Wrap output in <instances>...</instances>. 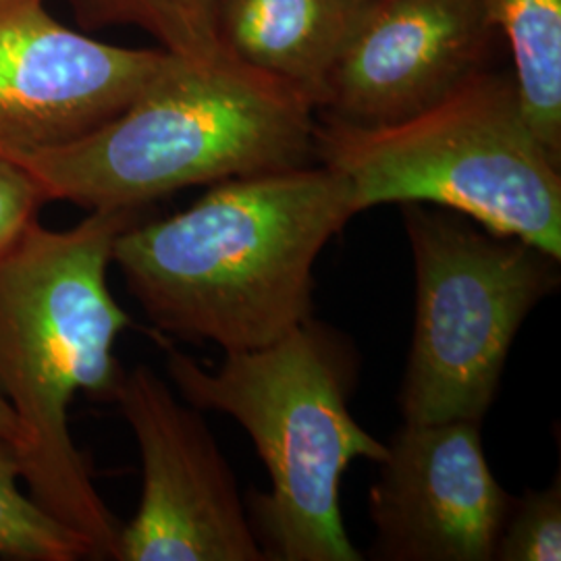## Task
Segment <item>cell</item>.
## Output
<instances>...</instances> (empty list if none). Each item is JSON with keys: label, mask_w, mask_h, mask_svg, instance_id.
I'll list each match as a JSON object with an SVG mask.
<instances>
[{"label": "cell", "mask_w": 561, "mask_h": 561, "mask_svg": "<svg viewBox=\"0 0 561 561\" xmlns=\"http://www.w3.org/2000/svg\"><path fill=\"white\" fill-rule=\"evenodd\" d=\"M356 215L347 180L310 162L219 181L178 215L144 217L113 262L164 335L250 352L312 317L314 264Z\"/></svg>", "instance_id": "1"}, {"label": "cell", "mask_w": 561, "mask_h": 561, "mask_svg": "<svg viewBox=\"0 0 561 561\" xmlns=\"http://www.w3.org/2000/svg\"><path fill=\"white\" fill-rule=\"evenodd\" d=\"M148 208L90 210L67 231L34 221L0 252V393L23 431L21 481L30 497L115 560L121 524L102 502L69 431L76 393L115 401L123 368L113 354L131 324L111 296L106 271L125 229Z\"/></svg>", "instance_id": "2"}, {"label": "cell", "mask_w": 561, "mask_h": 561, "mask_svg": "<svg viewBox=\"0 0 561 561\" xmlns=\"http://www.w3.org/2000/svg\"><path fill=\"white\" fill-rule=\"evenodd\" d=\"M317 106L231 55L164 53L140 94L81 140L7 161L46 202L90 210L150 208L185 187L314 162Z\"/></svg>", "instance_id": "3"}, {"label": "cell", "mask_w": 561, "mask_h": 561, "mask_svg": "<svg viewBox=\"0 0 561 561\" xmlns=\"http://www.w3.org/2000/svg\"><path fill=\"white\" fill-rule=\"evenodd\" d=\"M167 373L190 405L229 414L256 445L271 491H250L245 510L264 560H362L343 526L341 477L354 460L381 461L387 445L347 408L358 375L352 341L310 317L215 368L169 347Z\"/></svg>", "instance_id": "4"}, {"label": "cell", "mask_w": 561, "mask_h": 561, "mask_svg": "<svg viewBox=\"0 0 561 561\" xmlns=\"http://www.w3.org/2000/svg\"><path fill=\"white\" fill-rule=\"evenodd\" d=\"M314 161L341 173L358 215L421 202L561 261V164L530 131L512 73L482 67L410 119L360 127L317 115Z\"/></svg>", "instance_id": "5"}, {"label": "cell", "mask_w": 561, "mask_h": 561, "mask_svg": "<svg viewBox=\"0 0 561 561\" xmlns=\"http://www.w3.org/2000/svg\"><path fill=\"white\" fill-rule=\"evenodd\" d=\"M400 208L416 275L401 416L481 422L526 317L560 285V259L442 206Z\"/></svg>", "instance_id": "6"}, {"label": "cell", "mask_w": 561, "mask_h": 561, "mask_svg": "<svg viewBox=\"0 0 561 561\" xmlns=\"http://www.w3.org/2000/svg\"><path fill=\"white\" fill-rule=\"evenodd\" d=\"M115 401L140 445L144 491L117 561H262L238 479L201 410L148 368L123 373Z\"/></svg>", "instance_id": "7"}, {"label": "cell", "mask_w": 561, "mask_h": 561, "mask_svg": "<svg viewBox=\"0 0 561 561\" xmlns=\"http://www.w3.org/2000/svg\"><path fill=\"white\" fill-rule=\"evenodd\" d=\"M164 50L96 41L44 2L0 11V159L81 140L123 113Z\"/></svg>", "instance_id": "8"}, {"label": "cell", "mask_w": 561, "mask_h": 561, "mask_svg": "<svg viewBox=\"0 0 561 561\" xmlns=\"http://www.w3.org/2000/svg\"><path fill=\"white\" fill-rule=\"evenodd\" d=\"M379 463L368 495L379 560H493L514 502L491 472L481 422H403Z\"/></svg>", "instance_id": "9"}, {"label": "cell", "mask_w": 561, "mask_h": 561, "mask_svg": "<svg viewBox=\"0 0 561 561\" xmlns=\"http://www.w3.org/2000/svg\"><path fill=\"white\" fill-rule=\"evenodd\" d=\"M495 34L482 0H370L317 115L360 127L410 119L486 67Z\"/></svg>", "instance_id": "10"}, {"label": "cell", "mask_w": 561, "mask_h": 561, "mask_svg": "<svg viewBox=\"0 0 561 561\" xmlns=\"http://www.w3.org/2000/svg\"><path fill=\"white\" fill-rule=\"evenodd\" d=\"M370 0H221L227 55L300 90L321 106L327 81Z\"/></svg>", "instance_id": "11"}, {"label": "cell", "mask_w": 561, "mask_h": 561, "mask_svg": "<svg viewBox=\"0 0 561 561\" xmlns=\"http://www.w3.org/2000/svg\"><path fill=\"white\" fill-rule=\"evenodd\" d=\"M505 36L530 131L561 164V0H482Z\"/></svg>", "instance_id": "12"}, {"label": "cell", "mask_w": 561, "mask_h": 561, "mask_svg": "<svg viewBox=\"0 0 561 561\" xmlns=\"http://www.w3.org/2000/svg\"><path fill=\"white\" fill-rule=\"evenodd\" d=\"M85 32L134 25L150 34L164 53L190 60L227 57L217 18L221 0H69Z\"/></svg>", "instance_id": "13"}, {"label": "cell", "mask_w": 561, "mask_h": 561, "mask_svg": "<svg viewBox=\"0 0 561 561\" xmlns=\"http://www.w3.org/2000/svg\"><path fill=\"white\" fill-rule=\"evenodd\" d=\"M15 443L0 439V558L76 561L94 558L92 545L21 491Z\"/></svg>", "instance_id": "14"}, {"label": "cell", "mask_w": 561, "mask_h": 561, "mask_svg": "<svg viewBox=\"0 0 561 561\" xmlns=\"http://www.w3.org/2000/svg\"><path fill=\"white\" fill-rule=\"evenodd\" d=\"M493 560H561L560 474L547 489L528 491L522 502L512 505Z\"/></svg>", "instance_id": "15"}, {"label": "cell", "mask_w": 561, "mask_h": 561, "mask_svg": "<svg viewBox=\"0 0 561 561\" xmlns=\"http://www.w3.org/2000/svg\"><path fill=\"white\" fill-rule=\"evenodd\" d=\"M46 198L20 164L0 159V252L38 221Z\"/></svg>", "instance_id": "16"}, {"label": "cell", "mask_w": 561, "mask_h": 561, "mask_svg": "<svg viewBox=\"0 0 561 561\" xmlns=\"http://www.w3.org/2000/svg\"><path fill=\"white\" fill-rule=\"evenodd\" d=\"M0 439L15 443V447H20L21 439H23L18 414L13 412V408L9 405V401L4 400L2 393H0Z\"/></svg>", "instance_id": "17"}, {"label": "cell", "mask_w": 561, "mask_h": 561, "mask_svg": "<svg viewBox=\"0 0 561 561\" xmlns=\"http://www.w3.org/2000/svg\"><path fill=\"white\" fill-rule=\"evenodd\" d=\"M27 2H46V0H0V11L20 7V4H27Z\"/></svg>", "instance_id": "18"}]
</instances>
